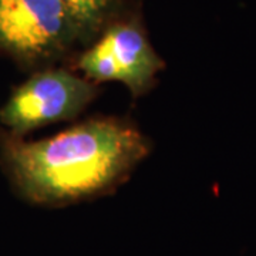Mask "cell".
I'll return each instance as SVG.
<instances>
[{
	"label": "cell",
	"instance_id": "5",
	"mask_svg": "<svg viewBox=\"0 0 256 256\" xmlns=\"http://www.w3.org/2000/svg\"><path fill=\"white\" fill-rule=\"evenodd\" d=\"M78 28L96 26L106 13L108 0H60Z\"/></svg>",
	"mask_w": 256,
	"mask_h": 256
},
{
	"label": "cell",
	"instance_id": "3",
	"mask_svg": "<svg viewBox=\"0 0 256 256\" xmlns=\"http://www.w3.org/2000/svg\"><path fill=\"white\" fill-rule=\"evenodd\" d=\"M76 28L60 0H0V46L14 56L46 57Z\"/></svg>",
	"mask_w": 256,
	"mask_h": 256
},
{
	"label": "cell",
	"instance_id": "2",
	"mask_svg": "<svg viewBox=\"0 0 256 256\" xmlns=\"http://www.w3.org/2000/svg\"><path fill=\"white\" fill-rule=\"evenodd\" d=\"M96 97V86L67 70H46L32 76L13 92L0 110V121L10 134L74 118Z\"/></svg>",
	"mask_w": 256,
	"mask_h": 256
},
{
	"label": "cell",
	"instance_id": "1",
	"mask_svg": "<svg viewBox=\"0 0 256 256\" xmlns=\"http://www.w3.org/2000/svg\"><path fill=\"white\" fill-rule=\"evenodd\" d=\"M148 151L137 128L114 118L88 120L37 141L2 134L8 174L26 200L40 205H66L106 192Z\"/></svg>",
	"mask_w": 256,
	"mask_h": 256
},
{
	"label": "cell",
	"instance_id": "4",
	"mask_svg": "<svg viewBox=\"0 0 256 256\" xmlns=\"http://www.w3.org/2000/svg\"><path fill=\"white\" fill-rule=\"evenodd\" d=\"M162 67L146 36L131 24L111 28L78 60L87 78L124 82L136 96L146 92Z\"/></svg>",
	"mask_w": 256,
	"mask_h": 256
}]
</instances>
